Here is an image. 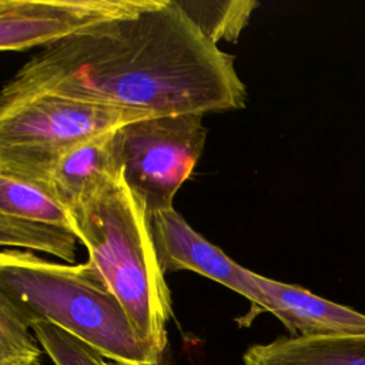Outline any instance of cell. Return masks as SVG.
Returning <instances> with one entry per match:
<instances>
[{"label":"cell","mask_w":365,"mask_h":365,"mask_svg":"<svg viewBox=\"0 0 365 365\" xmlns=\"http://www.w3.org/2000/svg\"><path fill=\"white\" fill-rule=\"evenodd\" d=\"M254 279L264 297V311L274 314L291 336L365 334V314L351 307L257 272Z\"/></svg>","instance_id":"ba28073f"},{"label":"cell","mask_w":365,"mask_h":365,"mask_svg":"<svg viewBox=\"0 0 365 365\" xmlns=\"http://www.w3.org/2000/svg\"><path fill=\"white\" fill-rule=\"evenodd\" d=\"M0 214L73 228L68 210L47 184L6 171H0Z\"/></svg>","instance_id":"8fae6325"},{"label":"cell","mask_w":365,"mask_h":365,"mask_svg":"<svg viewBox=\"0 0 365 365\" xmlns=\"http://www.w3.org/2000/svg\"><path fill=\"white\" fill-rule=\"evenodd\" d=\"M70 217L88 262L120 301L138 336L164 356L173 302L144 201L120 175L71 210Z\"/></svg>","instance_id":"7a4b0ae2"},{"label":"cell","mask_w":365,"mask_h":365,"mask_svg":"<svg viewBox=\"0 0 365 365\" xmlns=\"http://www.w3.org/2000/svg\"><path fill=\"white\" fill-rule=\"evenodd\" d=\"M161 0H0V48L50 47L114 20L157 7Z\"/></svg>","instance_id":"8992f818"},{"label":"cell","mask_w":365,"mask_h":365,"mask_svg":"<svg viewBox=\"0 0 365 365\" xmlns=\"http://www.w3.org/2000/svg\"><path fill=\"white\" fill-rule=\"evenodd\" d=\"M120 175L113 130L57 154L47 167L43 182L70 212Z\"/></svg>","instance_id":"9c48e42d"},{"label":"cell","mask_w":365,"mask_h":365,"mask_svg":"<svg viewBox=\"0 0 365 365\" xmlns=\"http://www.w3.org/2000/svg\"><path fill=\"white\" fill-rule=\"evenodd\" d=\"M0 292L24 308L33 324L51 322L111 362L164 365V356L138 336L120 301L88 261L61 264L6 248L0 254Z\"/></svg>","instance_id":"3957f363"},{"label":"cell","mask_w":365,"mask_h":365,"mask_svg":"<svg viewBox=\"0 0 365 365\" xmlns=\"http://www.w3.org/2000/svg\"><path fill=\"white\" fill-rule=\"evenodd\" d=\"M31 327L30 314L0 292V365H41L43 348Z\"/></svg>","instance_id":"4fadbf2b"},{"label":"cell","mask_w":365,"mask_h":365,"mask_svg":"<svg viewBox=\"0 0 365 365\" xmlns=\"http://www.w3.org/2000/svg\"><path fill=\"white\" fill-rule=\"evenodd\" d=\"M77 235L70 227H60L0 214V244L10 248H24L51 254L66 264L76 262Z\"/></svg>","instance_id":"7c38bea8"},{"label":"cell","mask_w":365,"mask_h":365,"mask_svg":"<svg viewBox=\"0 0 365 365\" xmlns=\"http://www.w3.org/2000/svg\"><path fill=\"white\" fill-rule=\"evenodd\" d=\"M244 365H365V334L279 336L250 346Z\"/></svg>","instance_id":"30bf717a"},{"label":"cell","mask_w":365,"mask_h":365,"mask_svg":"<svg viewBox=\"0 0 365 365\" xmlns=\"http://www.w3.org/2000/svg\"><path fill=\"white\" fill-rule=\"evenodd\" d=\"M177 1L214 44L220 40L235 41L248 24L254 9L259 6L254 0Z\"/></svg>","instance_id":"5bb4252c"},{"label":"cell","mask_w":365,"mask_h":365,"mask_svg":"<svg viewBox=\"0 0 365 365\" xmlns=\"http://www.w3.org/2000/svg\"><path fill=\"white\" fill-rule=\"evenodd\" d=\"M50 93L147 115L244 108L234 56L214 44L177 0L41 48L0 98Z\"/></svg>","instance_id":"6da1fadb"},{"label":"cell","mask_w":365,"mask_h":365,"mask_svg":"<svg viewBox=\"0 0 365 365\" xmlns=\"http://www.w3.org/2000/svg\"><path fill=\"white\" fill-rule=\"evenodd\" d=\"M145 117L150 115L50 93L0 98V171L43 182L61 151Z\"/></svg>","instance_id":"277c9868"},{"label":"cell","mask_w":365,"mask_h":365,"mask_svg":"<svg viewBox=\"0 0 365 365\" xmlns=\"http://www.w3.org/2000/svg\"><path fill=\"white\" fill-rule=\"evenodd\" d=\"M151 231L164 274L192 271L238 292L264 311V297L254 272L198 234L174 208L153 214Z\"/></svg>","instance_id":"52a82bcc"},{"label":"cell","mask_w":365,"mask_h":365,"mask_svg":"<svg viewBox=\"0 0 365 365\" xmlns=\"http://www.w3.org/2000/svg\"><path fill=\"white\" fill-rule=\"evenodd\" d=\"M31 329L54 365H120L51 322L36 321Z\"/></svg>","instance_id":"9a60e30c"},{"label":"cell","mask_w":365,"mask_h":365,"mask_svg":"<svg viewBox=\"0 0 365 365\" xmlns=\"http://www.w3.org/2000/svg\"><path fill=\"white\" fill-rule=\"evenodd\" d=\"M202 118L201 114L150 115L115 130L121 177L150 215L174 208V197L205 145Z\"/></svg>","instance_id":"5b68a950"}]
</instances>
